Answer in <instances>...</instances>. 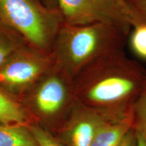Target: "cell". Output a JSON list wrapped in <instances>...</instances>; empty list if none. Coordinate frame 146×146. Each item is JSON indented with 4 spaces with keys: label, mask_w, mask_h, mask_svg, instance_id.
<instances>
[{
    "label": "cell",
    "mask_w": 146,
    "mask_h": 146,
    "mask_svg": "<svg viewBox=\"0 0 146 146\" xmlns=\"http://www.w3.org/2000/svg\"><path fill=\"white\" fill-rule=\"evenodd\" d=\"M73 81L78 103L126 115L145 86L146 67L123 49L94 62Z\"/></svg>",
    "instance_id": "obj_1"
},
{
    "label": "cell",
    "mask_w": 146,
    "mask_h": 146,
    "mask_svg": "<svg viewBox=\"0 0 146 146\" xmlns=\"http://www.w3.org/2000/svg\"><path fill=\"white\" fill-rule=\"evenodd\" d=\"M127 37L123 29L111 24L64 23L52 52L54 64L74 80L97 60L124 49Z\"/></svg>",
    "instance_id": "obj_2"
},
{
    "label": "cell",
    "mask_w": 146,
    "mask_h": 146,
    "mask_svg": "<svg viewBox=\"0 0 146 146\" xmlns=\"http://www.w3.org/2000/svg\"><path fill=\"white\" fill-rule=\"evenodd\" d=\"M20 101L33 123L54 135L77 103L74 81L54 64Z\"/></svg>",
    "instance_id": "obj_3"
},
{
    "label": "cell",
    "mask_w": 146,
    "mask_h": 146,
    "mask_svg": "<svg viewBox=\"0 0 146 146\" xmlns=\"http://www.w3.org/2000/svg\"><path fill=\"white\" fill-rule=\"evenodd\" d=\"M0 21L29 45L50 55L64 24L59 10L47 8L38 0H0Z\"/></svg>",
    "instance_id": "obj_4"
},
{
    "label": "cell",
    "mask_w": 146,
    "mask_h": 146,
    "mask_svg": "<svg viewBox=\"0 0 146 146\" xmlns=\"http://www.w3.org/2000/svg\"><path fill=\"white\" fill-rule=\"evenodd\" d=\"M54 64L52 54L25 45L0 66V87L20 100Z\"/></svg>",
    "instance_id": "obj_5"
},
{
    "label": "cell",
    "mask_w": 146,
    "mask_h": 146,
    "mask_svg": "<svg viewBox=\"0 0 146 146\" xmlns=\"http://www.w3.org/2000/svg\"><path fill=\"white\" fill-rule=\"evenodd\" d=\"M64 23L87 25L107 23L117 26L128 35L131 9L125 0H57Z\"/></svg>",
    "instance_id": "obj_6"
},
{
    "label": "cell",
    "mask_w": 146,
    "mask_h": 146,
    "mask_svg": "<svg viewBox=\"0 0 146 146\" xmlns=\"http://www.w3.org/2000/svg\"><path fill=\"white\" fill-rule=\"evenodd\" d=\"M129 113L114 114L77 102L68 119L54 135L64 146H91L102 128L123 119Z\"/></svg>",
    "instance_id": "obj_7"
},
{
    "label": "cell",
    "mask_w": 146,
    "mask_h": 146,
    "mask_svg": "<svg viewBox=\"0 0 146 146\" xmlns=\"http://www.w3.org/2000/svg\"><path fill=\"white\" fill-rule=\"evenodd\" d=\"M0 123L28 126L33 123L17 98L0 87Z\"/></svg>",
    "instance_id": "obj_8"
},
{
    "label": "cell",
    "mask_w": 146,
    "mask_h": 146,
    "mask_svg": "<svg viewBox=\"0 0 146 146\" xmlns=\"http://www.w3.org/2000/svg\"><path fill=\"white\" fill-rule=\"evenodd\" d=\"M132 128V116L129 114L123 119L102 128L97 133L91 146H119Z\"/></svg>",
    "instance_id": "obj_9"
},
{
    "label": "cell",
    "mask_w": 146,
    "mask_h": 146,
    "mask_svg": "<svg viewBox=\"0 0 146 146\" xmlns=\"http://www.w3.org/2000/svg\"><path fill=\"white\" fill-rule=\"evenodd\" d=\"M130 25L129 48L135 57L146 62V20L131 10Z\"/></svg>",
    "instance_id": "obj_10"
},
{
    "label": "cell",
    "mask_w": 146,
    "mask_h": 146,
    "mask_svg": "<svg viewBox=\"0 0 146 146\" xmlns=\"http://www.w3.org/2000/svg\"><path fill=\"white\" fill-rule=\"evenodd\" d=\"M0 146H39L28 126L0 123Z\"/></svg>",
    "instance_id": "obj_11"
},
{
    "label": "cell",
    "mask_w": 146,
    "mask_h": 146,
    "mask_svg": "<svg viewBox=\"0 0 146 146\" xmlns=\"http://www.w3.org/2000/svg\"><path fill=\"white\" fill-rule=\"evenodd\" d=\"M26 45V41L17 33L0 21V66Z\"/></svg>",
    "instance_id": "obj_12"
},
{
    "label": "cell",
    "mask_w": 146,
    "mask_h": 146,
    "mask_svg": "<svg viewBox=\"0 0 146 146\" xmlns=\"http://www.w3.org/2000/svg\"><path fill=\"white\" fill-rule=\"evenodd\" d=\"M132 128L146 134V83L131 108Z\"/></svg>",
    "instance_id": "obj_13"
},
{
    "label": "cell",
    "mask_w": 146,
    "mask_h": 146,
    "mask_svg": "<svg viewBox=\"0 0 146 146\" xmlns=\"http://www.w3.org/2000/svg\"><path fill=\"white\" fill-rule=\"evenodd\" d=\"M28 127L39 146H64L53 133L37 124L33 123Z\"/></svg>",
    "instance_id": "obj_14"
},
{
    "label": "cell",
    "mask_w": 146,
    "mask_h": 146,
    "mask_svg": "<svg viewBox=\"0 0 146 146\" xmlns=\"http://www.w3.org/2000/svg\"><path fill=\"white\" fill-rule=\"evenodd\" d=\"M131 10L146 20V0H126Z\"/></svg>",
    "instance_id": "obj_15"
},
{
    "label": "cell",
    "mask_w": 146,
    "mask_h": 146,
    "mask_svg": "<svg viewBox=\"0 0 146 146\" xmlns=\"http://www.w3.org/2000/svg\"><path fill=\"white\" fill-rule=\"evenodd\" d=\"M119 146H137L135 131L133 128L127 133Z\"/></svg>",
    "instance_id": "obj_16"
},
{
    "label": "cell",
    "mask_w": 146,
    "mask_h": 146,
    "mask_svg": "<svg viewBox=\"0 0 146 146\" xmlns=\"http://www.w3.org/2000/svg\"><path fill=\"white\" fill-rule=\"evenodd\" d=\"M135 130V129H134ZM137 146H146V134L141 131H135Z\"/></svg>",
    "instance_id": "obj_17"
},
{
    "label": "cell",
    "mask_w": 146,
    "mask_h": 146,
    "mask_svg": "<svg viewBox=\"0 0 146 146\" xmlns=\"http://www.w3.org/2000/svg\"><path fill=\"white\" fill-rule=\"evenodd\" d=\"M47 8L53 10H58L57 0H38Z\"/></svg>",
    "instance_id": "obj_18"
},
{
    "label": "cell",
    "mask_w": 146,
    "mask_h": 146,
    "mask_svg": "<svg viewBox=\"0 0 146 146\" xmlns=\"http://www.w3.org/2000/svg\"><path fill=\"white\" fill-rule=\"evenodd\" d=\"M125 1H126V0H125Z\"/></svg>",
    "instance_id": "obj_19"
}]
</instances>
